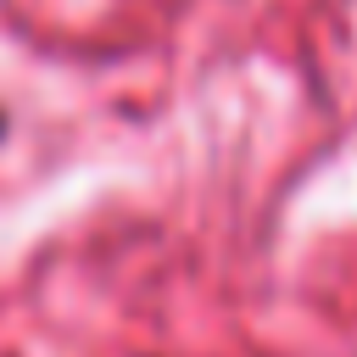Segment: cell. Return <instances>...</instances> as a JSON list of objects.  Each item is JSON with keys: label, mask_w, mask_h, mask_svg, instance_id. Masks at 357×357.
Masks as SVG:
<instances>
[{"label": "cell", "mask_w": 357, "mask_h": 357, "mask_svg": "<svg viewBox=\"0 0 357 357\" xmlns=\"http://www.w3.org/2000/svg\"><path fill=\"white\" fill-rule=\"evenodd\" d=\"M0 139H6V112H0Z\"/></svg>", "instance_id": "1"}]
</instances>
